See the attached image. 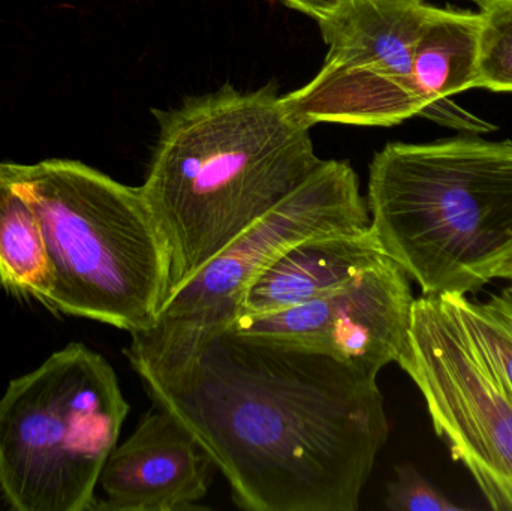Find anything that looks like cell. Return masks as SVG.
Returning a JSON list of instances; mask_svg holds the SVG:
<instances>
[{"label": "cell", "instance_id": "6da1fadb", "mask_svg": "<svg viewBox=\"0 0 512 511\" xmlns=\"http://www.w3.org/2000/svg\"><path fill=\"white\" fill-rule=\"evenodd\" d=\"M246 511H357L390 435L378 375L233 326H158L125 348Z\"/></svg>", "mask_w": 512, "mask_h": 511}, {"label": "cell", "instance_id": "7a4b0ae2", "mask_svg": "<svg viewBox=\"0 0 512 511\" xmlns=\"http://www.w3.org/2000/svg\"><path fill=\"white\" fill-rule=\"evenodd\" d=\"M152 114L158 141L140 189L170 252L171 296L322 159L274 83L252 92L225 84Z\"/></svg>", "mask_w": 512, "mask_h": 511}, {"label": "cell", "instance_id": "3957f363", "mask_svg": "<svg viewBox=\"0 0 512 511\" xmlns=\"http://www.w3.org/2000/svg\"><path fill=\"white\" fill-rule=\"evenodd\" d=\"M370 228L427 297L475 294L512 261V143H390L369 167Z\"/></svg>", "mask_w": 512, "mask_h": 511}, {"label": "cell", "instance_id": "277c9868", "mask_svg": "<svg viewBox=\"0 0 512 511\" xmlns=\"http://www.w3.org/2000/svg\"><path fill=\"white\" fill-rule=\"evenodd\" d=\"M0 168L41 225L54 276L45 308L129 335L152 326L171 260L141 189L71 159Z\"/></svg>", "mask_w": 512, "mask_h": 511}, {"label": "cell", "instance_id": "5b68a950", "mask_svg": "<svg viewBox=\"0 0 512 511\" xmlns=\"http://www.w3.org/2000/svg\"><path fill=\"white\" fill-rule=\"evenodd\" d=\"M129 404L113 366L83 344L51 354L0 399V492L17 511H93Z\"/></svg>", "mask_w": 512, "mask_h": 511}, {"label": "cell", "instance_id": "8992f818", "mask_svg": "<svg viewBox=\"0 0 512 511\" xmlns=\"http://www.w3.org/2000/svg\"><path fill=\"white\" fill-rule=\"evenodd\" d=\"M397 365L426 401L436 435L496 511H512V398L445 297L421 296Z\"/></svg>", "mask_w": 512, "mask_h": 511}, {"label": "cell", "instance_id": "52a82bcc", "mask_svg": "<svg viewBox=\"0 0 512 511\" xmlns=\"http://www.w3.org/2000/svg\"><path fill=\"white\" fill-rule=\"evenodd\" d=\"M424 0H340L318 20L328 51L318 74L282 95L303 125L394 126L423 113L415 45L435 14Z\"/></svg>", "mask_w": 512, "mask_h": 511}, {"label": "cell", "instance_id": "ba28073f", "mask_svg": "<svg viewBox=\"0 0 512 511\" xmlns=\"http://www.w3.org/2000/svg\"><path fill=\"white\" fill-rule=\"evenodd\" d=\"M360 177L348 161L321 165L276 207L240 234L162 305L158 326H228L248 285L303 240L369 227Z\"/></svg>", "mask_w": 512, "mask_h": 511}, {"label": "cell", "instance_id": "9c48e42d", "mask_svg": "<svg viewBox=\"0 0 512 511\" xmlns=\"http://www.w3.org/2000/svg\"><path fill=\"white\" fill-rule=\"evenodd\" d=\"M414 303L408 273L385 257L318 299L273 314L245 315L230 326L379 375L399 362L408 345Z\"/></svg>", "mask_w": 512, "mask_h": 511}, {"label": "cell", "instance_id": "30bf717a", "mask_svg": "<svg viewBox=\"0 0 512 511\" xmlns=\"http://www.w3.org/2000/svg\"><path fill=\"white\" fill-rule=\"evenodd\" d=\"M215 468L192 432L153 405L105 462L98 483L104 500L93 511L200 509Z\"/></svg>", "mask_w": 512, "mask_h": 511}, {"label": "cell", "instance_id": "8fae6325", "mask_svg": "<svg viewBox=\"0 0 512 511\" xmlns=\"http://www.w3.org/2000/svg\"><path fill=\"white\" fill-rule=\"evenodd\" d=\"M385 257L370 225L310 237L283 252L248 285L239 317L273 314L318 299Z\"/></svg>", "mask_w": 512, "mask_h": 511}, {"label": "cell", "instance_id": "7c38bea8", "mask_svg": "<svg viewBox=\"0 0 512 511\" xmlns=\"http://www.w3.org/2000/svg\"><path fill=\"white\" fill-rule=\"evenodd\" d=\"M480 30V12L436 8L412 60V80L424 107L421 116L450 96L477 87Z\"/></svg>", "mask_w": 512, "mask_h": 511}, {"label": "cell", "instance_id": "4fadbf2b", "mask_svg": "<svg viewBox=\"0 0 512 511\" xmlns=\"http://www.w3.org/2000/svg\"><path fill=\"white\" fill-rule=\"evenodd\" d=\"M53 281L36 213L0 168V285L45 305Z\"/></svg>", "mask_w": 512, "mask_h": 511}, {"label": "cell", "instance_id": "5bb4252c", "mask_svg": "<svg viewBox=\"0 0 512 511\" xmlns=\"http://www.w3.org/2000/svg\"><path fill=\"white\" fill-rule=\"evenodd\" d=\"M451 300L463 323L483 350L512 398V293L505 288L489 300L468 296L445 297Z\"/></svg>", "mask_w": 512, "mask_h": 511}, {"label": "cell", "instance_id": "9a60e30c", "mask_svg": "<svg viewBox=\"0 0 512 511\" xmlns=\"http://www.w3.org/2000/svg\"><path fill=\"white\" fill-rule=\"evenodd\" d=\"M477 87L512 92V0L481 8Z\"/></svg>", "mask_w": 512, "mask_h": 511}, {"label": "cell", "instance_id": "2e32d148", "mask_svg": "<svg viewBox=\"0 0 512 511\" xmlns=\"http://www.w3.org/2000/svg\"><path fill=\"white\" fill-rule=\"evenodd\" d=\"M384 503L391 511H465L411 464L397 465Z\"/></svg>", "mask_w": 512, "mask_h": 511}, {"label": "cell", "instance_id": "e0dca14e", "mask_svg": "<svg viewBox=\"0 0 512 511\" xmlns=\"http://www.w3.org/2000/svg\"><path fill=\"white\" fill-rule=\"evenodd\" d=\"M280 2L294 11L301 12V14L318 21L324 18L328 12L333 11L340 0H280Z\"/></svg>", "mask_w": 512, "mask_h": 511}, {"label": "cell", "instance_id": "ac0fdd59", "mask_svg": "<svg viewBox=\"0 0 512 511\" xmlns=\"http://www.w3.org/2000/svg\"><path fill=\"white\" fill-rule=\"evenodd\" d=\"M498 279H507V281L512 282V261L499 272ZM508 290L512 293V285L508 287Z\"/></svg>", "mask_w": 512, "mask_h": 511}, {"label": "cell", "instance_id": "d6986e66", "mask_svg": "<svg viewBox=\"0 0 512 511\" xmlns=\"http://www.w3.org/2000/svg\"><path fill=\"white\" fill-rule=\"evenodd\" d=\"M469 2L477 3L480 8H484V6L489 5V3L495 2V0H469Z\"/></svg>", "mask_w": 512, "mask_h": 511}]
</instances>
